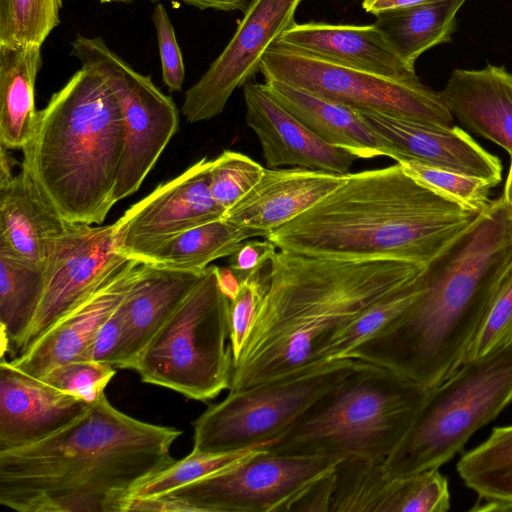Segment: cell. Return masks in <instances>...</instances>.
Returning <instances> with one entry per match:
<instances>
[{"instance_id": "7", "label": "cell", "mask_w": 512, "mask_h": 512, "mask_svg": "<svg viewBox=\"0 0 512 512\" xmlns=\"http://www.w3.org/2000/svg\"><path fill=\"white\" fill-rule=\"evenodd\" d=\"M511 402L512 345L464 362L429 389L384 469L397 477L439 469Z\"/></svg>"}, {"instance_id": "32", "label": "cell", "mask_w": 512, "mask_h": 512, "mask_svg": "<svg viewBox=\"0 0 512 512\" xmlns=\"http://www.w3.org/2000/svg\"><path fill=\"white\" fill-rule=\"evenodd\" d=\"M62 0H0V44L42 45L60 23Z\"/></svg>"}, {"instance_id": "39", "label": "cell", "mask_w": 512, "mask_h": 512, "mask_svg": "<svg viewBox=\"0 0 512 512\" xmlns=\"http://www.w3.org/2000/svg\"><path fill=\"white\" fill-rule=\"evenodd\" d=\"M262 270L242 279L237 296L230 300V342L234 364L242 354L267 289L268 272L264 275Z\"/></svg>"}, {"instance_id": "23", "label": "cell", "mask_w": 512, "mask_h": 512, "mask_svg": "<svg viewBox=\"0 0 512 512\" xmlns=\"http://www.w3.org/2000/svg\"><path fill=\"white\" fill-rule=\"evenodd\" d=\"M203 271L141 263L122 301L126 341L121 369L135 360L163 324L181 305Z\"/></svg>"}, {"instance_id": "17", "label": "cell", "mask_w": 512, "mask_h": 512, "mask_svg": "<svg viewBox=\"0 0 512 512\" xmlns=\"http://www.w3.org/2000/svg\"><path fill=\"white\" fill-rule=\"evenodd\" d=\"M243 94L246 123L261 144L268 168L292 166L344 175L359 159L319 138L282 107L264 83L247 82Z\"/></svg>"}, {"instance_id": "44", "label": "cell", "mask_w": 512, "mask_h": 512, "mask_svg": "<svg viewBox=\"0 0 512 512\" xmlns=\"http://www.w3.org/2000/svg\"><path fill=\"white\" fill-rule=\"evenodd\" d=\"M216 277L221 292L233 300L241 287L240 276L230 266H216Z\"/></svg>"}, {"instance_id": "43", "label": "cell", "mask_w": 512, "mask_h": 512, "mask_svg": "<svg viewBox=\"0 0 512 512\" xmlns=\"http://www.w3.org/2000/svg\"><path fill=\"white\" fill-rule=\"evenodd\" d=\"M277 247L269 239L244 241L239 249L230 256L229 266L244 279L255 273L271 261Z\"/></svg>"}, {"instance_id": "1", "label": "cell", "mask_w": 512, "mask_h": 512, "mask_svg": "<svg viewBox=\"0 0 512 512\" xmlns=\"http://www.w3.org/2000/svg\"><path fill=\"white\" fill-rule=\"evenodd\" d=\"M512 261V219L502 196L420 274V292L344 358L396 371L430 389L454 373Z\"/></svg>"}, {"instance_id": "36", "label": "cell", "mask_w": 512, "mask_h": 512, "mask_svg": "<svg viewBox=\"0 0 512 512\" xmlns=\"http://www.w3.org/2000/svg\"><path fill=\"white\" fill-rule=\"evenodd\" d=\"M264 170L249 156L224 150L211 162L209 185L212 197L224 211L230 209L258 183Z\"/></svg>"}, {"instance_id": "4", "label": "cell", "mask_w": 512, "mask_h": 512, "mask_svg": "<svg viewBox=\"0 0 512 512\" xmlns=\"http://www.w3.org/2000/svg\"><path fill=\"white\" fill-rule=\"evenodd\" d=\"M480 213L417 181L397 163L346 181L266 237L278 250L344 260L428 264Z\"/></svg>"}, {"instance_id": "13", "label": "cell", "mask_w": 512, "mask_h": 512, "mask_svg": "<svg viewBox=\"0 0 512 512\" xmlns=\"http://www.w3.org/2000/svg\"><path fill=\"white\" fill-rule=\"evenodd\" d=\"M129 258L115 245L113 224L68 223L55 239L44 264L43 295L19 354Z\"/></svg>"}, {"instance_id": "33", "label": "cell", "mask_w": 512, "mask_h": 512, "mask_svg": "<svg viewBox=\"0 0 512 512\" xmlns=\"http://www.w3.org/2000/svg\"><path fill=\"white\" fill-rule=\"evenodd\" d=\"M259 448L216 454L190 452L184 458L176 460L172 465L136 487L127 503L132 499L160 496L185 484L235 466L253 455Z\"/></svg>"}, {"instance_id": "28", "label": "cell", "mask_w": 512, "mask_h": 512, "mask_svg": "<svg viewBox=\"0 0 512 512\" xmlns=\"http://www.w3.org/2000/svg\"><path fill=\"white\" fill-rule=\"evenodd\" d=\"M254 237L261 236L221 218L136 250L128 257L140 263L203 271L212 261L230 257L244 241Z\"/></svg>"}, {"instance_id": "41", "label": "cell", "mask_w": 512, "mask_h": 512, "mask_svg": "<svg viewBox=\"0 0 512 512\" xmlns=\"http://www.w3.org/2000/svg\"><path fill=\"white\" fill-rule=\"evenodd\" d=\"M126 341V325L122 302L101 325L85 350L82 360H94L121 367Z\"/></svg>"}, {"instance_id": "6", "label": "cell", "mask_w": 512, "mask_h": 512, "mask_svg": "<svg viewBox=\"0 0 512 512\" xmlns=\"http://www.w3.org/2000/svg\"><path fill=\"white\" fill-rule=\"evenodd\" d=\"M428 392L396 371L359 360L290 429L261 448L278 454L384 462Z\"/></svg>"}, {"instance_id": "25", "label": "cell", "mask_w": 512, "mask_h": 512, "mask_svg": "<svg viewBox=\"0 0 512 512\" xmlns=\"http://www.w3.org/2000/svg\"><path fill=\"white\" fill-rule=\"evenodd\" d=\"M268 93L325 142L360 158L386 156L361 112L278 80H265Z\"/></svg>"}, {"instance_id": "8", "label": "cell", "mask_w": 512, "mask_h": 512, "mask_svg": "<svg viewBox=\"0 0 512 512\" xmlns=\"http://www.w3.org/2000/svg\"><path fill=\"white\" fill-rule=\"evenodd\" d=\"M233 368L230 299L221 292L211 265L131 370L145 383L204 402L229 390Z\"/></svg>"}, {"instance_id": "47", "label": "cell", "mask_w": 512, "mask_h": 512, "mask_svg": "<svg viewBox=\"0 0 512 512\" xmlns=\"http://www.w3.org/2000/svg\"><path fill=\"white\" fill-rule=\"evenodd\" d=\"M510 157H511L510 167H509V172H508L507 179L505 182V187H504V191L502 194V198H503L504 204L506 206V209L508 211V214L510 215V217L512 219V154L510 155Z\"/></svg>"}, {"instance_id": "35", "label": "cell", "mask_w": 512, "mask_h": 512, "mask_svg": "<svg viewBox=\"0 0 512 512\" xmlns=\"http://www.w3.org/2000/svg\"><path fill=\"white\" fill-rule=\"evenodd\" d=\"M419 277L379 300L353 321L330 346L325 362L344 358L352 348L405 309L420 292Z\"/></svg>"}, {"instance_id": "31", "label": "cell", "mask_w": 512, "mask_h": 512, "mask_svg": "<svg viewBox=\"0 0 512 512\" xmlns=\"http://www.w3.org/2000/svg\"><path fill=\"white\" fill-rule=\"evenodd\" d=\"M465 486L479 499L512 502V424L495 427L456 466Z\"/></svg>"}, {"instance_id": "27", "label": "cell", "mask_w": 512, "mask_h": 512, "mask_svg": "<svg viewBox=\"0 0 512 512\" xmlns=\"http://www.w3.org/2000/svg\"><path fill=\"white\" fill-rule=\"evenodd\" d=\"M410 476H392L383 462L360 457L335 467L331 512H410Z\"/></svg>"}, {"instance_id": "29", "label": "cell", "mask_w": 512, "mask_h": 512, "mask_svg": "<svg viewBox=\"0 0 512 512\" xmlns=\"http://www.w3.org/2000/svg\"><path fill=\"white\" fill-rule=\"evenodd\" d=\"M466 0H433L381 12L375 26L410 65L425 51L451 41L456 15Z\"/></svg>"}, {"instance_id": "14", "label": "cell", "mask_w": 512, "mask_h": 512, "mask_svg": "<svg viewBox=\"0 0 512 512\" xmlns=\"http://www.w3.org/2000/svg\"><path fill=\"white\" fill-rule=\"evenodd\" d=\"M302 0H252L235 33L202 77L184 95L182 113L189 123L221 114L236 88L259 72L261 60L294 22Z\"/></svg>"}, {"instance_id": "2", "label": "cell", "mask_w": 512, "mask_h": 512, "mask_svg": "<svg viewBox=\"0 0 512 512\" xmlns=\"http://www.w3.org/2000/svg\"><path fill=\"white\" fill-rule=\"evenodd\" d=\"M182 431L141 421L103 393L36 443L0 451V504L19 512H125L141 483L172 465Z\"/></svg>"}, {"instance_id": "34", "label": "cell", "mask_w": 512, "mask_h": 512, "mask_svg": "<svg viewBox=\"0 0 512 512\" xmlns=\"http://www.w3.org/2000/svg\"><path fill=\"white\" fill-rule=\"evenodd\" d=\"M399 164L417 181L468 210L481 213L493 200L490 194L494 186L483 178L412 161Z\"/></svg>"}, {"instance_id": "21", "label": "cell", "mask_w": 512, "mask_h": 512, "mask_svg": "<svg viewBox=\"0 0 512 512\" xmlns=\"http://www.w3.org/2000/svg\"><path fill=\"white\" fill-rule=\"evenodd\" d=\"M320 59L397 80L419 79L375 26L294 22L276 40Z\"/></svg>"}, {"instance_id": "18", "label": "cell", "mask_w": 512, "mask_h": 512, "mask_svg": "<svg viewBox=\"0 0 512 512\" xmlns=\"http://www.w3.org/2000/svg\"><path fill=\"white\" fill-rule=\"evenodd\" d=\"M140 264L129 258L91 295L56 321L10 363L32 377L42 378L61 364L82 360L98 329L127 295Z\"/></svg>"}, {"instance_id": "3", "label": "cell", "mask_w": 512, "mask_h": 512, "mask_svg": "<svg viewBox=\"0 0 512 512\" xmlns=\"http://www.w3.org/2000/svg\"><path fill=\"white\" fill-rule=\"evenodd\" d=\"M229 391L299 374L325 362L330 346L361 314L415 280L424 265L344 260L277 250Z\"/></svg>"}, {"instance_id": "26", "label": "cell", "mask_w": 512, "mask_h": 512, "mask_svg": "<svg viewBox=\"0 0 512 512\" xmlns=\"http://www.w3.org/2000/svg\"><path fill=\"white\" fill-rule=\"evenodd\" d=\"M41 65L40 45L0 44V144L7 149L22 150L33 135Z\"/></svg>"}, {"instance_id": "22", "label": "cell", "mask_w": 512, "mask_h": 512, "mask_svg": "<svg viewBox=\"0 0 512 512\" xmlns=\"http://www.w3.org/2000/svg\"><path fill=\"white\" fill-rule=\"evenodd\" d=\"M440 94L460 123L512 154V73L504 66L455 69Z\"/></svg>"}, {"instance_id": "48", "label": "cell", "mask_w": 512, "mask_h": 512, "mask_svg": "<svg viewBox=\"0 0 512 512\" xmlns=\"http://www.w3.org/2000/svg\"><path fill=\"white\" fill-rule=\"evenodd\" d=\"M101 3H110L117 0H99Z\"/></svg>"}, {"instance_id": "46", "label": "cell", "mask_w": 512, "mask_h": 512, "mask_svg": "<svg viewBox=\"0 0 512 512\" xmlns=\"http://www.w3.org/2000/svg\"><path fill=\"white\" fill-rule=\"evenodd\" d=\"M14 161L8 153V149L0 147V184H4L13 178L12 167Z\"/></svg>"}, {"instance_id": "15", "label": "cell", "mask_w": 512, "mask_h": 512, "mask_svg": "<svg viewBox=\"0 0 512 512\" xmlns=\"http://www.w3.org/2000/svg\"><path fill=\"white\" fill-rule=\"evenodd\" d=\"M211 162L206 157L200 159L126 210L113 224L117 249L128 256L195 226L221 219L225 211L210 191Z\"/></svg>"}, {"instance_id": "11", "label": "cell", "mask_w": 512, "mask_h": 512, "mask_svg": "<svg viewBox=\"0 0 512 512\" xmlns=\"http://www.w3.org/2000/svg\"><path fill=\"white\" fill-rule=\"evenodd\" d=\"M259 72L360 111L434 125L452 126L453 115L440 92L420 79L397 80L346 67L273 43Z\"/></svg>"}, {"instance_id": "38", "label": "cell", "mask_w": 512, "mask_h": 512, "mask_svg": "<svg viewBox=\"0 0 512 512\" xmlns=\"http://www.w3.org/2000/svg\"><path fill=\"white\" fill-rule=\"evenodd\" d=\"M116 373L114 366L94 360H73L61 364L41 379L66 393L93 404Z\"/></svg>"}, {"instance_id": "45", "label": "cell", "mask_w": 512, "mask_h": 512, "mask_svg": "<svg viewBox=\"0 0 512 512\" xmlns=\"http://www.w3.org/2000/svg\"><path fill=\"white\" fill-rule=\"evenodd\" d=\"M433 0H363V9L373 15L388 10L404 8Z\"/></svg>"}, {"instance_id": "42", "label": "cell", "mask_w": 512, "mask_h": 512, "mask_svg": "<svg viewBox=\"0 0 512 512\" xmlns=\"http://www.w3.org/2000/svg\"><path fill=\"white\" fill-rule=\"evenodd\" d=\"M334 487L335 468L302 489L283 512H331Z\"/></svg>"}, {"instance_id": "19", "label": "cell", "mask_w": 512, "mask_h": 512, "mask_svg": "<svg viewBox=\"0 0 512 512\" xmlns=\"http://www.w3.org/2000/svg\"><path fill=\"white\" fill-rule=\"evenodd\" d=\"M91 404L0 360V451L27 446L81 417Z\"/></svg>"}, {"instance_id": "16", "label": "cell", "mask_w": 512, "mask_h": 512, "mask_svg": "<svg viewBox=\"0 0 512 512\" xmlns=\"http://www.w3.org/2000/svg\"><path fill=\"white\" fill-rule=\"evenodd\" d=\"M360 111V110H359ZM382 142L386 157L412 161L489 181L502 180V163L458 126H434L360 111Z\"/></svg>"}, {"instance_id": "9", "label": "cell", "mask_w": 512, "mask_h": 512, "mask_svg": "<svg viewBox=\"0 0 512 512\" xmlns=\"http://www.w3.org/2000/svg\"><path fill=\"white\" fill-rule=\"evenodd\" d=\"M359 360L342 358L305 372L229 391L193 422V449L216 454L262 447L290 429Z\"/></svg>"}, {"instance_id": "37", "label": "cell", "mask_w": 512, "mask_h": 512, "mask_svg": "<svg viewBox=\"0 0 512 512\" xmlns=\"http://www.w3.org/2000/svg\"><path fill=\"white\" fill-rule=\"evenodd\" d=\"M510 345H512V261L470 344L464 362L484 357Z\"/></svg>"}, {"instance_id": "5", "label": "cell", "mask_w": 512, "mask_h": 512, "mask_svg": "<svg viewBox=\"0 0 512 512\" xmlns=\"http://www.w3.org/2000/svg\"><path fill=\"white\" fill-rule=\"evenodd\" d=\"M122 151L120 103L100 74L81 66L38 111L21 168L66 222L100 225L115 205Z\"/></svg>"}, {"instance_id": "24", "label": "cell", "mask_w": 512, "mask_h": 512, "mask_svg": "<svg viewBox=\"0 0 512 512\" xmlns=\"http://www.w3.org/2000/svg\"><path fill=\"white\" fill-rule=\"evenodd\" d=\"M67 224L25 169L0 184V248L44 267Z\"/></svg>"}, {"instance_id": "30", "label": "cell", "mask_w": 512, "mask_h": 512, "mask_svg": "<svg viewBox=\"0 0 512 512\" xmlns=\"http://www.w3.org/2000/svg\"><path fill=\"white\" fill-rule=\"evenodd\" d=\"M44 290V267L0 248L1 357H16L23 346Z\"/></svg>"}, {"instance_id": "10", "label": "cell", "mask_w": 512, "mask_h": 512, "mask_svg": "<svg viewBox=\"0 0 512 512\" xmlns=\"http://www.w3.org/2000/svg\"><path fill=\"white\" fill-rule=\"evenodd\" d=\"M340 460L278 454L260 447L235 466L157 497L132 499L126 512H283L302 489Z\"/></svg>"}, {"instance_id": "40", "label": "cell", "mask_w": 512, "mask_h": 512, "mask_svg": "<svg viewBox=\"0 0 512 512\" xmlns=\"http://www.w3.org/2000/svg\"><path fill=\"white\" fill-rule=\"evenodd\" d=\"M156 29L162 79L168 89L181 91L185 80V66L173 25L162 3H158L152 13Z\"/></svg>"}, {"instance_id": "12", "label": "cell", "mask_w": 512, "mask_h": 512, "mask_svg": "<svg viewBox=\"0 0 512 512\" xmlns=\"http://www.w3.org/2000/svg\"><path fill=\"white\" fill-rule=\"evenodd\" d=\"M72 55L100 74L115 93L123 115V151L113 201L135 193L176 134L178 110L149 75L135 71L101 37L77 34Z\"/></svg>"}, {"instance_id": "20", "label": "cell", "mask_w": 512, "mask_h": 512, "mask_svg": "<svg viewBox=\"0 0 512 512\" xmlns=\"http://www.w3.org/2000/svg\"><path fill=\"white\" fill-rule=\"evenodd\" d=\"M346 179L347 174L302 167L265 168L258 183L226 210L222 219L266 238L271 231L320 202Z\"/></svg>"}]
</instances>
